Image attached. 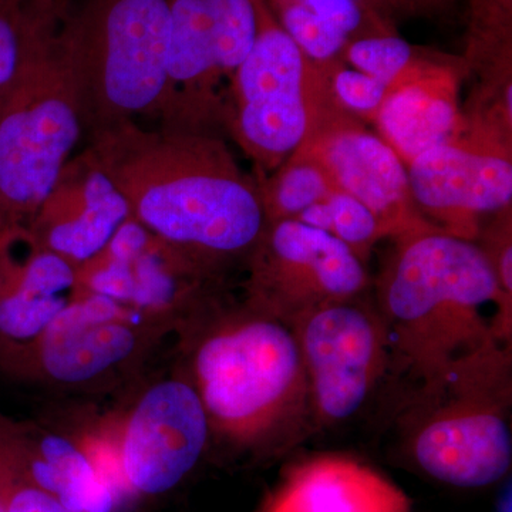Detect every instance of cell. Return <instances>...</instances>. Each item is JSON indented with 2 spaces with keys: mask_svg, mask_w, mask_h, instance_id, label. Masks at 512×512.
Listing matches in <instances>:
<instances>
[{
  "mask_svg": "<svg viewBox=\"0 0 512 512\" xmlns=\"http://www.w3.org/2000/svg\"><path fill=\"white\" fill-rule=\"evenodd\" d=\"M376 288L392 359L421 396L511 376L512 299L476 241L440 229L394 239Z\"/></svg>",
  "mask_w": 512,
  "mask_h": 512,
  "instance_id": "6da1fadb",
  "label": "cell"
},
{
  "mask_svg": "<svg viewBox=\"0 0 512 512\" xmlns=\"http://www.w3.org/2000/svg\"><path fill=\"white\" fill-rule=\"evenodd\" d=\"M130 217L220 279L247 261L266 220L255 178L220 131L126 123L89 138Z\"/></svg>",
  "mask_w": 512,
  "mask_h": 512,
  "instance_id": "7a4b0ae2",
  "label": "cell"
},
{
  "mask_svg": "<svg viewBox=\"0 0 512 512\" xmlns=\"http://www.w3.org/2000/svg\"><path fill=\"white\" fill-rule=\"evenodd\" d=\"M188 382L212 434L232 446L268 450L311 420L308 380L292 329L211 295L178 328Z\"/></svg>",
  "mask_w": 512,
  "mask_h": 512,
  "instance_id": "3957f363",
  "label": "cell"
},
{
  "mask_svg": "<svg viewBox=\"0 0 512 512\" xmlns=\"http://www.w3.org/2000/svg\"><path fill=\"white\" fill-rule=\"evenodd\" d=\"M83 131L163 119L170 84L167 0H87L57 32Z\"/></svg>",
  "mask_w": 512,
  "mask_h": 512,
  "instance_id": "277c9868",
  "label": "cell"
},
{
  "mask_svg": "<svg viewBox=\"0 0 512 512\" xmlns=\"http://www.w3.org/2000/svg\"><path fill=\"white\" fill-rule=\"evenodd\" d=\"M83 134L55 19L0 97V229H29Z\"/></svg>",
  "mask_w": 512,
  "mask_h": 512,
  "instance_id": "5b68a950",
  "label": "cell"
},
{
  "mask_svg": "<svg viewBox=\"0 0 512 512\" xmlns=\"http://www.w3.org/2000/svg\"><path fill=\"white\" fill-rule=\"evenodd\" d=\"M256 10L254 46L229 83L222 127L254 161L256 177H264L346 113L265 0H256Z\"/></svg>",
  "mask_w": 512,
  "mask_h": 512,
  "instance_id": "8992f818",
  "label": "cell"
},
{
  "mask_svg": "<svg viewBox=\"0 0 512 512\" xmlns=\"http://www.w3.org/2000/svg\"><path fill=\"white\" fill-rule=\"evenodd\" d=\"M167 332L126 305L77 293L35 342L9 353V362L46 386L97 392L140 369Z\"/></svg>",
  "mask_w": 512,
  "mask_h": 512,
  "instance_id": "52a82bcc",
  "label": "cell"
},
{
  "mask_svg": "<svg viewBox=\"0 0 512 512\" xmlns=\"http://www.w3.org/2000/svg\"><path fill=\"white\" fill-rule=\"evenodd\" d=\"M511 379L481 380L421 396L409 450L424 474L458 488H483L510 473Z\"/></svg>",
  "mask_w": 512,
  "mask_h": 512,
  "instance_id": "ba28073f",
  "label": "cell"
},
{
  "mask_svg": "<svg viewBox=\"0 0 512 512\" xmlns=\"http://www.w3.org/2000/svg\"><path fill=\"white\" fill-rule=\"evenodd\" d=\"M406 167L421 215L446 234L477 241L512 207V133L476 114L463 110L457 133Z\"/></svg>",
  "mask_w": 512,
  "mask_h": 512,
  "instance_id": "9c48e42d",
  "label": "cell"
},
{
  "mask_svg": "<svg viewBox=\"0 0 512 512\" xmlns=\"http://www.w3.org/2000/svg\"><path fill=\"white\" fill-rule=\"evenodd\" d=\"M245 268V305L288 328L320 308L360 298L370 282L366 264L345 244L296 220L266 224Z\"/></svg>",
  "mask_w": 512,
  "mask_h": 512,
  "instance_id": "30bf717a",
  "label": "cell"
},
{
  "mask_svg": "<svg viewBox=\"0 0 512 512\" xmlns=\"http://www.w3.org/2000/svg\"><path fill=\"white\" fill-rule=\"evenodd\" d=\"M291 329L308 380L311 421L332 426L359 413L392 362L377 308L360 298L332 303Z\"/></svg>",
  "mask_w": 512,
  "mask_h": 512,
  "instance_id": "8fae6325",
  "label": "cell"
},
{
  "mask_svg": "<svg viewBox=\"0 0 512 512\" xmlns=\"http://www.w3.org/2000/svg\"><path fill=\"white\" fill-rule=\"evenodd\" d=\"M220 279L128 218L106 248L77 268V293L126 305L177 330Z\"/></svg>",
  "mask_w": 512,
  "mask_h": 512,
  "instance_id": "7c38bea8",
  "label": "cell"
},
{
  "mask_svg": "<svg viewBox=\"0 0 512 512\" xmlns=\"http://www.w3.org/2000/svg\"><path fill=\"white\" fill-rule=\"evenodd\" d=\"M212 436L200 396L187 377L150 384L121 426L113 461L123 493H170L200 463Z\"/></svg>",
  "mask_w": 512,
  "mask_h": 512,
  "instance_id": "4fadbf2b",
  "label": "cell"
},
{
  "mask_svg": "<svg viewBox=\"0 0 512 512\" xmlns=\"http://www.w3.org/2000/svg\"><path fill=\"white\" fill-rule=\"evenodd\" d=\"M299 150L322 164L336 188L372 211L384 237L394 241L437 229L413 200L402 158L362 121L345 114L320 128Z\"/></svg>",
  "mask_w": 512,
  "mask_h": 512,
  "instance_id": "5bb4252c",
  "label": "cell"
},
{
  "mask_svg": "<svg viewBox=\"0 0 512 512\" xmlns=\"http://www.w3.org/2000/svg\"><path fill=\"white\" fill-rule=\"evenodd\" d=\"M0 474L74 512H114L121 495L100 451L39 426L0 424Z\"/></svg>",
  "mask_w": 512,
  "mask_h": 512,
  "instance_id": "9a60e30c",
  "label": "cell"
},
{
  "mask_svg": "<svg viewBox=\"0 0 512 512\" xmlns=\"http://www.w3.org/2000/svg\"><path fill=\"white\" fill-rule=\"evenodd\" d=\"M128 218L126 200L87 147L64 164L29 232L40 248L79 268L106 248Z\"/></svg>",
  "mask_w": 512,
  "mask_h": 512,
  "instance_id": "2e32d148",
  "label": "cell"
},
{
  "mask_svg": "<svg viewBox=\"0 0 512 512\" xmlns=\"http://www.w3.org/2000/svg\"><path fill=\"white\" fill-rule=\"evenodd\" d=\"M468 73L464 57L424 49L390 84L373 124L404 164L457 133L463 124L461 82Z\"/></svg>",
  "mask_w": 512,
  "mask_h": 512,
  "instance_id": "e0dca14e",
  "label": "cell"
},
{
  "mask_svg": "<svg viewBox=\"0 0 512 512\" xmlns=\"http://www.w3.org/2000/svg\"><path fill=\"white\" fill-rule=\"evenodd\" d=\"M167 5L170 84L160 126L220 131L231 80L222 66L210 0H167Z\"/></svg>",
  "mask_w": 512,
  "mask_h": 512,
  "instance_id": "ac0fdd59",
  "label": "cell"
},
{
  "mask_svg": "<svg viewBox=\"0 0 512 512\" xmlns=\"http://www.w3.org/2000/svg\"><path fill=\"white\" fill-rule=\"evenodd\" d=\"M402 488L355 458L323 454L295 464L262 512H410Z\"/></svg>",
  "mask_w": 512,
  "mask_h": 512,
  "instance_id": "d6986e66",
  "label": "cell"
},
{
  "mask_svg": "<svg viewBox=\"0 0 512 512\" xmlns=\"http://www.w3.org/2000/svg\"><path fill=\"white\" fill-rule=\"evenodd\" d=\"M76 295V266L35 242L0 291V348L9 355L35 342Z\"/></svg>",
  "mask_w": 512,
  "mask_h": 512,
  "instance_id": "ffe728a7",
  "label": "cell"
},
{
  "mask_svg": "<svg viewBox=\"0 0 512 512\" xmlns=\"http://www.w3.org/2000/svg\"><path fill=\"white\" fill-rule=\"evenodd\" d=\"M266 224L298 220L303 211L336 190L328 171L309 154L298 150L276 170L254 177Z\"/></svg>",
  "mask_w": 512,
  "mask_h": 512,
  "instance_id": "44dd1931",
  "label": "cell"
},
{
  "mask_svg": "<svg viewBox=\"0 0 512 512\" xmlns=\"http://www.w3.org/2000/svg\"><path fill=\"white\" fill-rule=\"evenodd\" d=\"M328 232L366 264L370 252L382 241L384 232L372 211L348 192L333 190L325 200L312 205L298 220Z\"/></svg>",
  "mask_w": 512,
  "mask_h": 512,
  "instance_id": "7402d4cb",
  "label": "cell"
},
{
  "mask_svg": "<svg viewBox=\"0 0 512 512\" xmlns=\"http://www.w3.org/2000/svg\"><path fill=\"white\" fill-rule=\"evenodd\" d=\"M272 15L313 63L323 66L340 59L348 37L320 18L305 0H265Z\"/></svg>",
  "mask_w": 512,
  "mask_h": 512,
  "instance_id": "603a6c76",
  "label": "cell"
},
{
  "mask_svg": "<svg viewBox=\"0 0 512 512\" xmlns=\"http://www.w3.org/2000/svg\"><path fill=\"white\" fill-rule=\"evenodd\" d=\"M512 57V0H470L464 59L471 70Z\"/></svg>",
  "mask_w": 512,
  "mask_h": 512,
  "instance_id": "cb8c5ba5",
  "label": "cell"
},
{
  "mask_svg": "<svg viewBox=\"0 0 512 512\" xmlns=\"http://www.w3.org/2000/svg\"><path fill=\"white\" fill-rule=\"evenodd\" d=\"M423 50L410 45L397 33H387L350 40L340 60L390 86L419 59Z\"/></svg>",
  "mask_w": 512,
  "mask_h": 512,
  "instance_id": "d4e9b609",
  "label": "cell"
},
{
  "mask_svg": "<svg viewBox=\"0 0 512 512\" xmlns=\"http://www.w3.org/2000/svg\"><path fill=\"white\" fill-rule=\"evenodd\" d=\"M319 67L340 109L362 123H375L389 84L353 69L340 59Z\"/></svg>",
  "mask_w": 512,
  "mask_h": 512,
  "instance_id": "484cf974",
  "label": "cell"
},
{
  "mask_svg": "<svg viewBox=\"0 0 512 512\" xmlns=\"http://www.w3.org/2000/svg\"><path fill=\"white\" fill-rule=\"evenodd\" d=\"M56 3L39 0L29 18L0 10V97L15 79L23 57L49 20L55 18Z\"/></svg>",
  "mask_w": 512,
  "mask_h": 512,
  "instance_id": "4316f807",
  "label": "cell"
},
{
  "mask_svg": "<svg viewBox=\"0 0 512 512\" xmlns=\"http://www.w3.org/2000/svg\"><path fill=\"white\" fill-rule=\"evenodd\" d=\"M323 20L343 33L348 40L387 35L394 32L392 22L366 0H305Z\"/></svg>",
  "mask_w": 512,
  "mask_h": 512,
  "instance_id": "83f0119b",
  "label": "cell"
},
{
  "mask_svg": "<svg viewBox=\"0 0 512 512\" xmlns=\"http://www.w3.org/2000/svg\"><path fill=\"white\" fill-rule=\"evenodd\" d=\"M476 242L493 266L501 291L512 299V207L485 222Z\"/></svg>",
  "mask_w": 512,
  "mask_h": 512,
  "instance_id": "f1b7e54d",
  "label": "cell"
},
{
  "mask_svg": "<svg viewBox=\"0 0 512 512\" xmlns=\"http://www.w3.org/2000/svg\"><path fill=\"white\" fill-rule=\"evenodd\" d=\"M0 505L5 512H74L52 495L0 474Z\"/></svg>",
  "mask_w": 512,
  "mask_h": 512,
  "instance_id": "f546056e",
  "label": "cell"
},
{
  "mask_svg": "<svg viewBox=\"0 0 512 512\" xmlns=\"http://www.w3.org/2000/svg\"><path fill=\"white\" fill-rule=\"evenodd\" d=\"M366 2L390 19V16L396 13H412L421 8H427L431 0H366Z\"/></svg>",
  "mask_w": 512,
  "mask_h": 512,
  "instance_id": "4dcf8cb0",
  "label": "cell"
},
{
  "mask_svg": "<svg viewBox=\"0 0 512 512\" xmlns=\"http://www.w3.org/2000/svg\"><path fill=\"white\" fill-rule=\"evenodd\" d=\"M511 481L508 480L500 500H498L497 512H511Z\"/></svg>",
  "mask_w": 512,
  "mask_h": 512,
  "instance_id": "1f68e13d",
  "label": "cell"
},
{
  "mask_svg": "<svg viewBox=\"0 0 512 512\" xmlns=\"http://www.w3.org/2000/svg\"><path fill=\"white\" fill-rule=\"evenodd\" d=\"M6 279V264H0V291H2L3 285H5Z\"/></svg>",
  "mask_w": 512,
  "mask_h": 512,
  "instance_id": "d6a6232c",
  "label": "cell"
},
{
  "mask_svg": "<svg viewBox=\"0 0 512 512\" xmlns=\"http://www.w3.org/2000/svg\"><path fill=\"white\" fill-rule=\"evenodd\" d=\"M0 512H5L3 511L2 505H0Z\"/></svg>",
  "mask_w": 512,
  "mask_h": 512,
  "instance_id": "836d02e7",
  "label": "cell"
},
{
  "mask_svg": "<svg viewBox=\"0 0 512 512\" xmlns=\"http://www.w3.org/2000/svg\"><path fill=\"white\" fill-rule=\"evenodd\" d=\"M50 2L56 3V2H57V0H50Z\"/></svg>",
  "mask_w": 512,
  "mask_h": 512,
  "instance_id": "e575fe53",
  "label": "cell"
}]
</instances>
